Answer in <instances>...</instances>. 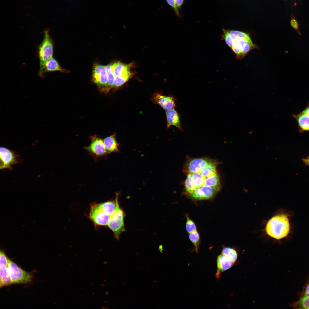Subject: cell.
Masks as SVG:
<instances>
[{
  "mask_svg": "<svg viewBox=\"0 0 309 309\" xmlns=\"http://www.w3.org/2000/svg\"><path fill=\"white\" fill-rule=\"evenodd\" d=\"M223 31L222 39L231 48L238 59L242 60L251 50L258 48L247 33L225 29Z\"/></svg>",
  "mask_w": 309,
  "mask_h": 309,
  "instance_id": "obj_1",
  "label": "cell"
},
{
  "mask_svg": "<svg viewBox=\"0 0 309 309\" xmlns=\"http://www.w3.org/2000/svg\"><path fill=\"white\" fill-rule=\"evenodd\" d=\"M290 225L288 215L278 214L272 217L266 224L265 230L267 235L272 238L280 239L289 234Z\"/></svg>",
  "mask_w": 309,
  "mask_h": 309,
  "instance_id": "obj_2",
  "label": "cell"
},
{
  "mask_svg": "<svg viewBox=\"0 0 309 309\" xmlns=\"http://www.w3.org/2000/svg\"><path fill=\"white\" fill-rule=\"evenodd\" d=\"M54 46V42L50 35L49 30L46 29L44 31L43 40L37 46V56L39 60V69L53 57Z\"/></svg>",
  "mask_w": 309,
  "mask_h": 309,
  "instance_id": "obj_3",
  "label": "cell"
},
{
  "mask_svg": "<svg viewBox=\"0 0 309 309\" xmlns=\"http://www.w3.org/2000/svg\"><path fill=\"white\" fill-rule=\"evenodd\" d=\"M7 272L12 284H25L29 283L32 279L30 273L23 270L9 258Z\"/></svg>",
  "mask_w": 309,
  "mask_h": 309,
  "instance_id": "obj_4",
  "label": "cell"
},
{
  "mask_svg": "<svg viewBox=\"0 0 309 309\" xmlns=\"http://www.w3.org/2000/svg\"><path fill=\"white\" fill-rule=\"evenodd\" d=\"M0 157L1 169H7L12 170L13 165L23 161L21 155L16 151L3 147H1L0 148Z\"/></svg>",
  "mask_w": 309,
  "mask_h": 309,
  "instance_id": "obj_5",
  "label": "cell"
},
{
  "mask_svg": "<svg viewBox=\"0 0 309 309\" xmlns=\"http://www.w3.org/2000/svg\"><path fill=\"white\" fill-rule=\"evenodd\" d=\"M92 77L93 81L101 91L105 93L109 91L106 66L99 64H94Z\"/></svg>",
  "mask_w": 309,
  "mask_h": 309,
  "instance_id": "obj_6",
  "label": "cell"
},
{
  "mask_svg": "<svg viewBox=\"0 0 309 309\" xmlns=\"http://www.w3.org/2000/svg\"><path fill=\"white\" fill-rule=\"evenodd\" d=\"M125 214L120 208L111 216L107 226L113 231L115 238L119 240L120 234L125 231L124 223Z\"/></svg>",
  "mask_w": 309,
  "mask_h": 309,
  "instance_id": "obj_7",
  "label": "cell"
},
{
  "mask_svg": "<svg viewBox=\"0 0 309 309\" xmlns=\"http://www.w3.org/2000/svg\"><path fill=\"white\" fill-rule=\"evenodd\" d=\"M91 142L84 148L91 155L95 160L104 158L108 154L105 147L103 140L95 135L90 137Z\"/></svg>",
  "mask_w": 309,
  "mask_h": 309,
  "instance_id": "obj_8",
  "label": "cell"
},
{
  "mask_svg": "<svg viewBox=\"0 0 309 309\" xmlns=\"http://www.w3.org/2000/svg\"><path fill=\"white\" fill-rule=\"evenodd\" d=\"M110 216L104 213L98 203H93L90 206L89 218L97 226H107Z\"/></svg>",
  "mask_w": 309,
  "mask_h": 309,
  "instance_id": "obj_9",
  "label": "cell"
},
{
  "mask_svg": "<svg viewBox=\"0 0 309 309\" xmlns=\"http://www.w3.org/2000/svg\"><path fill=\"white\" fill-rule=\"evenodd\" d=\"M8 259L4 251H0V287L10 285L12 284L7 272Z\"/></svg>",
  "mask_w": 309,
  "mask_h": 309,
  "instance_id": "obj_10",
  "label": "cell"
},
{
  "mask_svg": "<svg viewBox=\"0 0 309 309\" xmlns=\"http://www.w3.org/2000/svg\"><path fill=\"white\" fill-rule=\"evenodd\" d=\"M112 71L116 77H125L130 78L132 76L130 68L132 64H123L119 61L110 63Z\"/></svg>",
  "mask_w": 309,
  "mask_h": 309,
  "instance_id": "obj_11",
  "label": "cell"
},
{
  "mask_svg": "<svg viewBox=\"0 0 309 309\" xmlns=\"http://www.w3.org/2000/svg\"><path fill=\"white\" fill-rule=\"evenodd\" d=\"M151 101L154 103L158 104L166 110L174 108L176 106L174 98L164 96L159 93L154 94Z\"/></svg>",
  "mask_w": 309,
  "mask_h": 309,
  "instance_id": "obj_12",
  "label": "cell"
},
{
  "mask_svg": "<svg viewBox=\"0 0 309 309\" xmlns=\"http://www.w3.org/2000/svg\"><path fill=\"white\" fill-rule=\"evenodd\" d=\"M213 161L212 159L206 158L190 159L185 165V172L187 174L195 172Z\"/></svg>",
  "mask_w": 309,
  "mask_h": 309,
  "instance_id": "obj_13",
  "label": "cell"
},
{
  "mask_svg": "<svg viewBox=\"0 0 309 309\" xmlns=\"http://www.w3.org/2000/svg\"><path fill=\"white\" fill-rule=\"evenodd\" d=\"M59 71L62 73H68L69 71L62 68L57 61L53 57L48 60L43 67L39 69L38 76L43 78L44 74L46 72Z\"/></svg>",
  "mask_w": 309,
  "mask_h": 309,
  "instance_id": "obj_14",
  "label": "cell"
},
{
  "mask_svg": "<svg viewBox=\"0 0 309 309\" xmlns=\"http://www.w3.org/2000/svg\"><path fill=\"white\" fill-rule=\"evenodd\" d=\"M115 199L104 203H98V206L102 211L106 214L111 216L120 207L118 200L119 193H117Z\"/></svg>",
  "mask_w": 309,
  "mask_h": 309,
  "instance_id": "obj_15",
  "label": "cell"
},
{
  "mask_svg": "<svg viewBox=\"0 0 309 309\" xmlns=\"http://www.w3.org/2000/svg\"><path fill=\"white\" fill-rule=\"evenodd\" d=\"M217 270L215 276L219 278L221 273L229 268L233 265V263L227 257L222 254L219 255L217 260Z\"/></svg>",
  "mask_w": 309,
  "mask_h": 309,
  "instance_id": "obj_16",
  "label": "cell"
},
{
  "mask_svg": "<svg viewBox=\"0 0 309 309\" xmlns=\"http://www.w3.org/2000/svg\"><path fill=\"white\" fill-rule=\"evenodd\" d=\"M165 113L167 127L169 128L171 126H173L182 130L183 128L180 122L179 115L175 110L174 108L166 110Z\"/></svg>",
  "mask_w": 309,
  "mask_h": 309,
  "instance_id": "obj_17",
  "label": "cell"
},
{
  "mask_svg": "<svg viewBox=\"0 0 309 309\" xmlns=\"http://www.w3.org/2000/svg\"><path fill=\"white\" fill-rule=\"evenodd\" d=\"M296 120L300 132L309 131V116L300 112L298 114H292Z\"/></svg>",
  "mask_w": 309,
  "mask_h": 309,
  "instance_id": "obj_18",
  "label": "cell"
},
{
  "mask_svg": "<svg viewBox=\"0 0 309 309\" xmlns=\"http://www.w3.org/2000/svg\"><path fill=\"white\" fill-rule=\"evenodd\" d=\"M116 134H113L105 138L104 142L108 154L112 152H117L119 151V144L116 138Z\"/></svg>",
  "mask_w": 309,
  "mask_h": 309,
  "instance_id": "obj_19",
  "label": "cell"
},
{
  "mask_svg": "<svg viewBox=\"0 0 309 309\" xmlns=\"http://www.w3.org/2000/svg\"><path fill=\"white\" fill-rule=\"evenodd\" d=\"M222 254L227 257L233 263L235 262L237 258V254L236 251L231 248H223L222 251Z\"/></svg>",
  "mask_w": 309,
  "mask_h": 309,
  "instance_id": "obj_20",
  "label": "cell"
},
{
  "mask_svg": "<svg viewBox=\"0 0 309 309\" xmlns=\"http://www.w3.org/2000/svg\"><path fill=\"white\" fill-rule=\"evenodd\" d=\"M189 237L195 246V251L197 252L200 240V236L198 232L196 230L189 233Z\"/></svg>",
  "mask_w": 309,
  "mask_h": 309,
  "instance_id": "obj_21",
  "label": "cell"
},
{
  "mask_svg": "<svg viewBox=\"0 0 309 309\" xmlns=\"http://www.w3.org/2000/svg\"><path fill=\"white\" fill-rule=\"evenodd\" d=\"M108 76V88L109 91L114 87L115 76L112 71L110 64L106 66Z\"/></svg>",
  "mask_w": 309,
  "mask_h": 309,
  "instance_id": "obj_22",
  "label": "cell"
},
{
  "mask_svg": "<svg viewBox=\"0 0 309 309\" xmlns=\"http://www.w3.org/2000/svg\"><path fill=\"white\" fill-rule=\"evenodd\" d=\"M295 306L298 308L309 309V297L303 296L296 303Z\"/></svg>",
  "mask_w": 309,
  "mask_h": 309,
  "instance_id": "obj_23",
  "label": "cell"
},
{
  "mask_svg": "<svg viewBox=\"0 0 309 309\" xmlns=\"http://www.w3.org/2000/svg\"><path fill=\"white\" fill-rule=\"evenodd\" d=\"M186 228L187 231L189 233L197 230L196 227L195 223L188 216L187 217Z\"/></svg>",
  "mask_w": 309,
  "mask_h": 309,
  "instance_id": "obj_24",
  "label": "cell"
},
{
  "mask_svg": "<svg viewBox=\"0 0 309 309\" xmlns=\"http://www.w3.org/2000/svg\"><path fill=\"white\" fill-rule=\"evenodd\" d=\"M130 78L125 77H116L114 84V87L117 88L122 85Z\"/></svg>",
  "mask_w": 309,
  "mask_h": 309,
  "instance_id": "obj_25",
  "label": "cell"
},
{
  "mask_svg": "<svg viewBox=\"0 0 309 309\" xmlns=\"http://www.w3.org/2000/svg\"><path fill=\"white\" fill-rule=\"evenodd\" d=\"M168 4L171 7L175 12L176 15L180 17L178 8L177 7L175 0H166Z\"/></svg>",
  "mask_w": 309,
  "mask_h": 309,
  "instance_id": "obj_26",
  "label": "cell"
},
{
  "mask_svg": "<svg viewBox=\"0 0 309 309\" xmlns=\"http://www.w3.org/2000/svg\"><path fill=\"white\" fill-rule=\"evenodd\" d=\"M290 24L292 27L295 29L300 35L301 34L299 31V24L297 21L294 18H291L290 20Z\"/></svg>",
  "mask_w": 309,
  "mask_h": 309,
  "instance_id": "obj_27",
  "label": "cell"
},
{
  "mask_svg": "<svg viewBox=\"0 0 309 309\" xmlns=\"http://www.w3.org/2000/svg\"><path fill=\"white\" fill-rule=\"evenodd\" d=\"M301 112L309 116V102L307 104L304 109Z\"/></svg>",
  "mask_w": 309,
  "mask_h": 309,
  "instance_id": "obj_28",
  "label": "cell"
},
{
  "mask_svg": "<svg viewBox=\"0 0 309 309\" xmlns=\"http://www.w3.org/2000/svg\"><path fill=\"white\" fill-rule=\"evenodd\" d=\"M176 6L178 8H180L182 5L184 0H175Z\"/></svg>",
  "mask_w": 309,
  "mask_h": 309,
  "instance_id": "obj_29",
  "label": "cell"
},
{
  "mask_svg": "<svg viewBox=\"0 0 309 309\" xmlns=\"http://www.w3.org/2000/svg\"><path fill=\"white\" fill-rule=\"evenodd\" d=\"M304 296L309 297V282L307 284L304 290Z\"/></svg>",
  "mask_w": 309,
  "mask_h": 309,
  "instance_id": "obj_30",
  "label": "cell"
},
{
  "mask_svg": "<svg viewBox=\"0 0 309 309\" xmlns=\"http://www.w3.org/2000/svg\"><path fill=\"white\" fill-rule=\"evenodd\" d=\"M305 162L309 165V158L305 160Z\"/></svg>",
  "mask_w": 309,
  "mask_h": 309,
  "instance_id": "obj_31",
  "label": "cell"
}]
</instances>
